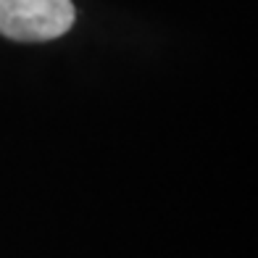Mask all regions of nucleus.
<instances>
[{
	"mask_svg": "<svg viewBox=\"0 0 258 258\" xmlns=\"http://www.w3.org/2000/svg\"><path fill=\"white\" fill-rule=\"evenodd\" d=\"M72 0H0V34L16 42H48L74 24Z\"/></svg>",
	"mask_w": 258,
	"mask_h": 258,
	"instance_id": "obj_1",
	"label": "nucleus"
}]
</instances>
